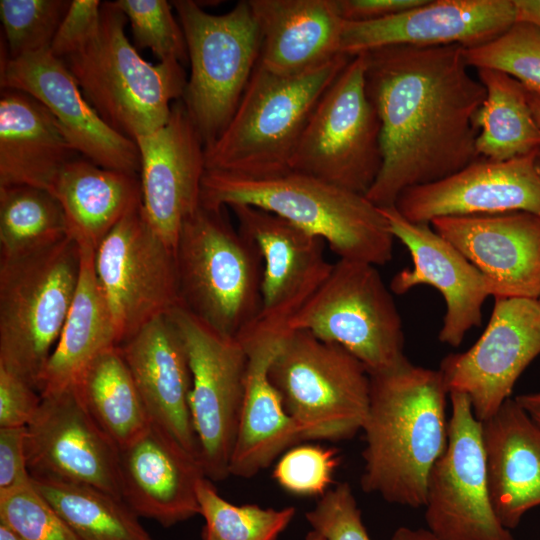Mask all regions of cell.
Wrapping results in <instances>:
<instances>
[{
	"instance_id": "1",
	"label": "cell",
	"mask_w": 540,
	"mask_h": 540,
	"mask_svg": "<svg viewBox=\"0 0 540 540\" xmlns=\"http://www.w3.org/2000/svg\"><path fill=\"white\" fill-rule=\"evenodd\" d=\"M365 55V88L380 121L382 166L366 197L393 206L410 187L446 178L478 157L475 115L486 90L464 47L386 46Z\"/></svg>"
},
{
	"instance_id": "2",
	"label": "cell",
	"mask_w": 540,
	"mask_h": 540,
	"mask_svg": "<svg viewBox=\"0 0 540 540\" xmlns=\"http://www.w3.org/2000/svg\"><path fill=\"white\" fill-rule=\"evenodd\" d=\"M370 382L362 490L389 503L424 506L430 472L447 446L443 376L405 357Z\"/></svg>"
},
{
	"instance_id": "3",
	"label": "cell",
	"mask_w": 540,
	"mask_h": 540,
	"mask_svg": "<svg viewBox=\"0 0 540 540\" xmlns=\"http://www.w3.org/2000/svg\"><path fill=\"white\" fill-rule=\"evenodd\" d=\"M257 207L322 238L339 259L375 266L392 260L394 237L380 207L365 195L289 169L246 176L206 170L201 206L219 210L233 205Z\"/></svg>"
},
{
	"instance_id": "4",
	"label": "cell",
	"mask_w": 540,
	"mask_h": 540,
	"mask_svg": "<svg viewBox=\"0 0 540 540\" xmlns=\"http://www.w3.org/2000/svg\"><path fill=\"white\" fill-rule=\"evenodd\" d=\"M127 22L113 2H102L95 36L62 60L99 116L135 141L168 121L188 77L179 62L145 61L126 36Z\"/></svg>"
},
{
	"instance_id": "5",
	"label": "cell",
	"mask_w": 540,
	"mask_h": 540,
	"mask_svg": "<svg viewBox=\"0 0 540 540\" xmlns=\"http://www.w3.org/2000/svg\"><path fill=\"white\" fill-rule=\"evenodd\" d=\"M351 57L303 74L280 76L257 63L231 120L205 147L206 170L265 176L290 169L305 125Z\"/></svg>"
},
{
	"instance_id": "6",
	"label": "cell",
	"mask_w": 540,
	"mask_h": 540,
	"mask_svg": "<svg viewBox=\"0 0 540 540\" xmlns=\"http://www.w3.org/2000/svg\"><path fill=\"white\" fill-rule=\"evenodd\" d=\"M224 208L200 205L182 225L175 248L179 305L237 338L259 315L263 261L254 242L224 217Z\"/></svg>"
},
{
	"instance_id": "7",
	"label": "cell",
	"mask_w": 540,
	"mask_h": 540,
	"mask_svg": "<svg viewBox=\"0 0 540 540\" xmlns=\"http://www.w3.org/2000/svg\"><path fill=\"white\" fill-rule=\"evenodd\" d=\"M80 266V246L70 236L28 255L0 259V366L38 392L72 306Z\"/></svg>"
},
{
	"instance_id": "8",
	"label": "cell",
	"mask_w": 540,
	"mask_h": 540,
	"mask_svg": "<svg viewBox=\"0 0 540 540\" xmlns=\"http://www.w3.org/2000/svg\"><path fill=\"white\" fill-rule=\"evenodd\" d=\"M302 440L340 441L362 430L370 404V374L342 346L305 330L290 331L269 368Z\"/></svg>"
},
{
	"instance_id": "9",
	"label": "cell",
	"mask_w": 540,
	"mask_h": 540,
	"mask_svg": "<svg viewBox=\"0 0 540 540\" xmlns=\"http://www.w3.org/2000/svg\"><path fill=\"white\" fill-rule=\"evenodd\" d=\"M171 3L190 63L182 101L207 147L237 109L260 58L261 34L248 0L221 15L192 0Z\"/></svg>"
},
{
	"instance_id": "10",
	"label": "cell",
	"mask_w": 540,
	"mask_h": 540,
	"mask_svg": "<svg viewBox=\"0 0 540 540\" xmlns=\"http://www.w3.org/2000/svg\"><path fill=\"white\" fill-rule=\"evenodd\" d=\"M391 292L375 265L339 259L286 330H305L342 346L370 375L386 371L406 357L403 324Z\"/></svg>"
},
{
	"instance_id": "11",
	"label": "cell",
	"mask_w": 540,
	"mask_h": 540,
	"mask_svg": "<svg viewBox=\"0 0 540 540\" xmlns=\"http://www.w3.org/2000/svg\"><path fill=\"white\" fill-rule=\"evenodd\" d=\"M365 55L349 62L322 94L290 169L367 194L382 166L380 121L365 88Z\"/></svg>"
},
{
	"instance_id": "12",
	"label": "cell",
	"mask_w": 540,
	"mask_h": 540,
	"mask_svg": "<svg viewBox=\"0 0 540 540\" xmlns=\"http://www.w3.org/2000/svg\"><path fill=\"white\" fill-rule=\"evenodd\" d=\"M168 316L178 329L189 359V408L205 476L221 481L238 433L247 353L236 337L224 335L178 305Z\"/></svg>"
},
{
	"instance_id": "13",
	"label": "cell",
	"mask_w": 540,
	"mask_h": 540,
	"mask_svg": "<svg viewBox=\"0 0 540 540\" xmlns=\"http://www.w3.org/2000/svg\"><path fill=\"white\" fill-rule=\"evenodd\" d=\"M95 271L118 346L179 305L175 251L152 229L142 205L103 239L95 252Z\"/></svg>"
},
{
	"instance_id": "14",
	"label": "cell",
	"mask_w": 540,
	"mask_h": 540,
	"mask_svg": "<svg viewBox=\"0 0 540 540\" xmlns=\"http://www.w3.org/2000/svg\"><path fill=\"white\" fill-rule=\"evenodd\" d=\"M449 396L447 446L427 484L428 530L438 540H515L492 505L483 424L465 394L451 392Z\"/></svg>"
},
{
	"instance_id": "15",
	"label": "cell",
	"mask_w": 540,
	"mask_h": 540,
	"mask_svg": "<svg viewBox=\"0 0 540 540\" xmlns=\"http://www.w3.org/2000/svg\"><path fill=\"white\" fill-rule=\"evenodd\" d=\"M540 355V301L496 298L489 323L468 350L440 363L449 393L465 394L484 422L509 398L529 364Z\"/></svg>"
},
{
	"instance_id": "16",
	"label": "cell",
	"mask_w": 540,
	"mask_h": 540,
	"mask_svg": "<svg viewBox=\"0 0 540 540\" xmlns=\"http://www.w3.org/2000/svg\"><path fill=\"white\" fill-rule=\"evenodd\" d=\"M230 208L238 230L254 242L263 261L261 309L255 322L241 334L285 336L289 320L332 269L333 264L324 258L326 243L266 210L241 204Z\"/></svg>"
},
{
	"instance_id": "17",
	"label": "cell",
	"mask_w": 540,
	"mask_h": 540,
	"mask_svg": "<svg viewBox=\"0 0 540 540\" xmlns=\"http://www.w3.org/2000/svg\"><path fill=\"white\" fill-rule=\"evenodd\" d=\"M26 428L31 477L86 484L122 498L119 448L88 413L74 385L42 395Z\"/></svg>"
},
{
	"instance_id": "18",
	"label": "cell",
	"mask_w": 540,
	"mask_h": 540,
	"mask_svg": "<svg viewBox=\"0 0 540 540\" xmlns=\"http://www.w3.org/2000/svg\"><path fill=\"white\" fill-rule=\"evenodd\" d=\"M1 89L23 91L56 118L78 154L89 161L129 174L140 172L136 142L111 128L84 97L64 61L50 50L1 59Z\"/></svg>"
},
{
	"instance_id": "19",
	"label": "cell",
	"mask_w": 540,
	"mask_h": 540,
	"mask_svg": "<svg viewBox=\"0 0 540 540\" xmlns=\"http://www.w3.org/2000/svg\"><path fill=\"white\" fill-rule=\"evenodd\" d=\"M140 155L143 214L174 251L185 220L201 205L205 145L182 99L168 121L135 139Z\"/></svg>"
},
{
	"instance_id": "20",
	"label": "cell",
	"mask_w": 540,
	"mask_h": 540,
	"mask_svg": "<svg viewBox=\"0 0 540 540\" xmlns=\"http://www.w3.org/2000/svg\"><path fill=\"white\" fill-rule=\"evenodd\" d=\"M540 151L509 160L479 157L439 181L407 188L394 206L411 222L525 211L540 216Z\"/></svg>"
},
{
	"instance_id": "21",
	"label": "cell",
	"mask_w": 540,
	"mask_h": 540,
	"mask_svg": "<svg viewBox=\"0 0 540 540\" xmlns=\"http://www.w3.org/2000/svg\"><path fill=\"white\" fill-rule=\"evenodd\" d=\"M394 238L408 249L413 266L398 272L390 283L395 294L419 285L437 289L445 301L441 343L458 347L467 332L482 324V307L492 288L486 277L430 223L404 218L395 206L380 207Z\"/></svg>"
},
{
	"instance_id": "22",
	"label": "cell",
	"mask_w": 540,
	"mask_h": 540,
	"mask_svg": "<svg viewBox=\"0 0 540 540\" xmlns=\"http://www.w3.org/2000/svg\"><path fill=\"white\" fill-rule=\"evenodd\" d=\"M517 20L514 0H426L374 21H344L341 53L353 57L386 46L470 48L502 34Z\"/></svg>"
},
{
	"instance_id": "23",
	"label": "cell",
	"mask_w": 540,
	"mask_h": 540,
	"mask_svg": "<svg viewBox=\"0 0 540 540\" xmlns=\"http://www.w3.org/2000/svg\"><path fill=\"white\" fill-rule=\"evenodd\" d=\"M430 225L486 277L495 299L540 298V216H448Z\"/></svg>"
},
{
	"instance_id": "24",
	"label": "cell",
	"mask_w": 540,
	"mask_h": 540,
	"mask_svg": "<svg viewBox=\"0 0 540 540\" xmlns=\"http://www.w3.org/2000/svg\"><path fill=\"white\" fill-rule=\"evenodd\" d=\"M122 498L139 516L173 526L200 514V460L151 421L146 431L119 449Z\"/></svg>"
},
{
	"instance_id": "25",
	"label": "cell",
	"mask_w": 540,
	"mask_h": 540,
	"mask_svg": "<svg viewBox=\"0 0 540 540\" xmlns=\"http://www.w3.org/2000/svg\"><path fill=\"white\" fill-rule=\"evenodd\" d=\"M118 348L151 421L200 460L189 408L192 386L189 359L183 339L168 314L147 323Z\"/></svg>"
},
{
	"instance_id": "26",
	"label": "cell",
	"mask_w": 540,
	"mask_h": 540,
	"mask_svg": "<svg viewBox=\"0 0 540 540\" xmlns=\"http://www.w3.org/2000/svg\"><path fill=\"white\" fill-rule=\"evenodd\" d=\"M285 336L244 333L237 337L247 353V369L230 475L251 478L302 440L269 378L270 365Z\"/></svg>"
},
{
	"instance_id": "27",
	"label": "cell",
	"mask_w": 540,
	"mask_h": 540,
	"mask_svg": "<svg viewBox=\"0 0 540 540\" xmlns=\"http://www.w3.org/2000/svg\"><path fill=\"white\" fill-rule=\"evenodd\" d=\"M261 34L258 63L280 76L316 69L341 53L336 0H248Z\"/></svg>"
},
{
	"instance_id": "28",
	"label": "cell",
	"mask_w": 540,
	"mask_h": 540,
	"mask_svg": "<svg viewBox=\"0 0 540 540\" xmlns=\"http://www.w3.org/2000/svg\"><path fill=\"white\" fill-rule=\"evenodd\" d=\"M482 424L492 505L511 530L540 505V428L515 398Z\"/></svg>"
},
{
	"instance_id": "29",
	"label": "cell",
	"mask_w": 540,
	"mask_h": 540,
	"mask_svg": "<svg viewBox=\"0 0 540 540\" xmlns=\"http://www.w3.org/2000/svg\"><path fill=\"white\" fill-rule=\"evenodd\" d=\"M78 153L53 114L36 98L1 89L0 187L32 186L51 192Z\"/></svg>"
},
{
	"instance_id": "30",
	"label": "cell",
	"mask_w": 540,
	"mask_h": 540,
	"mask_svg": "<svg viewBox=\"0 0 540 540\" xmlns=\"http://www.w3.org/2000/svg\"><path fill=\"white\" fill-rule=\"evenodd\" d=\"M51 193L62 206L69 236L80 247L95 251L126 215L142 205L138 175L79 157L63 167Z\"/></svg>"
},
{
	"instance_id": "31",
	"label": "cell",
	"mask_w": 540,
	"mask_h": 540,
	"mask_svg": "<svg viewBox=\"0 0 540 540\" xmlns=\"http://www.w3.org/2000/svg\"><path fill=\"white\" fill-rule=\"evenodd\" d=\"M81 266L74 300L57 344L40 378L42 395L73 386L87 366L118 338L95 271V250L80 247Z\"/></svg>"
},
{
	"instance_id": "32",
	"label": "cell",
	"mask_w": 540,
	"mask_h": 540,
	"mask_svg": "<svg viewBox=\"0 0 540 540\" xmlns=\"http://www.w3.org/2000/svg\"><path fill=\"white\" fill-rule=\"evenodd\" d=\"M74 386L88 413L119 449L136 440L151 424L118 346L96 357Z\"/></svg>"
},
{
	"instance_id": "33",
	"label": "cell",
	"mask_w": 540,
	"mask_h": 540,
	"mask_svg": "<svg viewBox=\"0 0 540 540\" xmlns=\"http://www.w3.org/2000/svg\"><path fill=\"white\" fill-rule=\"evenodd\" d=\"M476 70L486 90L474 120L478 157L503 161L540 151V128L526 89L500 71Z\"/></svg>"
},
{
	"instance_id": "34",
	"label": "cell",
	"mask_w": 540,
	"mask_h": 540,
	"mask_svg": "<svg viewBox=\"0 0 540 540\" xmlns=\"http://www.w3.org/2000/svg\"><path fill=\"white\" fill-rule=\"evenodd\" d=\"M78 540H154L120 497L96 487L31 477Z\"/></svg>"
},
{
	"instance_id": "35",
	"label": "cell",
	"mask_w": 540,
	"mask_h": 540,
	"mask_svg": "<svg viewBox=\"0 0 540 540\" xmlns=\"http://www.w3.org/2000/svg\"><path fill=\"white\" fill-rule=\"evenodd\" d=\"M68 236L64 211L51 192L23 185L0 187V259L43 250Z\"/></svg>"
},
{
	"instance_id": "36",
	"label": "cell",
	"mask_w": 540,
	"mask_h": 540,
	"mask_svg": "<svg viewBox=\"0 0 540 540\" xmlns=\"http://www.w3.org/2000/svg\"><path fill=\"white\" fill-rule=\"evenodd\" d=\"M197 496L205 520L203 540H276L296 513L294 507L233 505L218 494L207 477L199 481Z\"/></svg>"
},
{
	"instance_id": "37",
	"label": "cell",
	"mask_w": 540,
	"mask_h": 540,
	"mask_svg": "<svg viewBox=\"0 0 540 540\" xmlns=\"http://www.w3.org/2000/svg\"><path fill=\"white\" fill-rule=\"evenodd\" d=\"M469 67L492 69L518 81L526 90L540 93V27L516 21L494 39L464 48Z\"/></svg>"
},
{
	"instance_id": "38",
	"label": "cell",
	"mask_w": 540,
	"mask_h": 540,
	"mask_svg": "<svg viewBox=\"0 0 540 540\" xmlns=\"http://www.w3.org/2000/svg\"><path fill=\"white\" fill-rule=\"evenodd\" d=\"M66 0H1L0 18L10 59L50 50L70 5Z\"/></svg>"
},
{
	"instance_id": "39",
	"label": "cell",
	"mask_w": 540,
	"mask_h": 540,
	"mask_svg": "<svg viewBox=\"0 0 540 540\" xmlns=\"http://www.w3.org/2000/svg\"><path fill=\"white\" fill-rule=\"evenodd\" d=\"M114 5L130 23L136 47L150 49L159 62L188 61L185 35L166 0H116Z\"/></svg>"
},
{
	"instance_id": "40",
	"label": "cell",
	"mask_w": 540,
	"mask_h": 540,
	"mask_svg": "<svg viewBox=\"0 0 540 540\" xmlns=\"http://www.w3.org/2000/svg\"><path fill=\"white\" fill-rule=\"evenodd\" d=\"M0 524L22 540H78L31 481L0 491Z\"/></svg>"
},
{
	"instance_id": "41",
	"label": "cell",
	"mask_w": 540,
	"mask_h": 540,
	"mask_svg": "<svg viewBox=\"0 0 540 540\" xmlns=\"http://www.w3.org/2000/svg\"><path fill=\"white\" fill-rule=\"evenodd\" d=\"M339 464L337 451L319 445L287 450L278 460L273 477L284 490L299 496L324 495Z\"/></svg>"
},
{
	"instance_id": "42",
	"label": "cell",
	"mask_w": 540,
	"mask_h": 540,
	"mask_svg": "<svg viewBox=\"0 0 540 540\" xmlns=\"http://www.w3.org/2000/svg\"><path fill=\"white\" fill-rule=\"evenodd\" d=\"M306 519L326 540H371L352 488L346 482L322 495L306 513Z\"/></svg>"
},
{
	"instance_id": "43",
	"label": "cell",
	"mask_w": 540,
	"mask_h": 540,
	"mask_svg": "<svg viewBox=\"0 0 540 540\" xmlns=\"http://www.w3.org/2000/svg\"><path fill=\"white\" fill-rule=\"evenodd\" d=\"M102 2L72 0L56 31L50 52L64 59L83 48L97 33Z\"/></svg>"
},
{
	"instance_id": "44",
	"label": "cell",
	"mask_w": 540,
	"mask_h": 540,
	"mask_svg": "<svg viewBox=\"0 0 540 540\" xmlns=\"http://www.w3.org/2000/svg\"><path fill=\"white\" fill-rule=\"evenodd\" d=\"M41 402V394L12 371L0 366V428L27 426Z\"/></svg>"
},
{
	"instance_id": "45",
	"label": "cell",
	"mask_w": 540,
	"mask_h": 540,
	"mask_svg": "<svg viewBox=\"0 0 540 540\" xmlns=\"http://www.w3.org/2000/svg\"><path fill=\"white\" fill-rule=\"evenodd\" d=\"M26 426L0 428V491L31 481L26 458Z\"/></svg>"
},
{
	"instance_id": "46",
	"label": "cell",
	"mask_w": 540,
	"mask_h": 540,
	"mask_svg": "<svg viewBox=\"0 0 540 540\" xmlns=\"http://www.w3.org/2000/svg\"><path fill=\"white\" fill-rule=\"evenodd\" d=\"M426 0H336L345 21L364 22L384 19L414 7Z\"/></svg>"
},
{
	"instance_id": "47",
	"label": "cell",
	"mask_w": 540,
	"mask_h": 540,
	"mask_svg": "<svg viewBox=\"0 0 540 540\" xmlns=\"http://www.w3.org/2000/svg\"><path fill=\"white\" fill-rule=\"evenodd\" d=\"M516 21H526L540 27V0H514Z\"/></svg>"
},
{
	"instance_id": "48",
	"label": "cell",
	"mask_w": 540,
	"mask_h": 540,
	"mask_svg": "<svg viewBox=\"0 0 540 540\" xmlns=\"http://www.w3.org/2000/svg\"><path fill=\"white\" fill-rule=\"evenodd\" d=\"M515 400L540 428V391L518 395Z\"/></svg>"
},
{
	"instance_id": "49",
	"label": "cell",
	"mask_w": 540,
	"mask_h": 540,
	"mask_svg": "<svg viewBox=\"0 0 540 540\" xmlns=\"http://www.w3.org/2000/svg\"><path fill=\"white\" fill-rule=\"evenodd\" d=\"M391 540H438L428 529H411L399 527L393 533Z\"/></svg>"
},
{
	"instance_id": "50",
	"label": "cell",
	"mask_w": 540,
	"mask_h": 540,
	"mask_svg": "<svg viewBox=\"0 0 540 540\" xmlns=\"http://www.w3.org/2000/svg\"><path fill=\"white\" fill-rule=\"evenodd\" d=\"M526 92L534 118L540 128V93L530 92L528 90Z\"/></svg>"
},
{
	"instance_id": "51",
	"label": "cell",
	"mask_w": 540,
	"mask_h": 540,
	"mask_svg": "<svg viewBox=\"0 0 540 540\" xmlns=\"http://www.w3.org/2000/svg\"><path fill=\"white\" fill-rule=\"evenodd\" d=\"M0 540H22L12 530L3 524H0Z\"/></svg>"
},
{
	"instance_id": "52",
	"label": "cell",
	"mask_w": 540,
	"mask_h": 540,
	"mask_svg": "<svg viewBox=\"0 0 540 540\" xmlns=\"http://www.w3.org/2000/svg\"><path fill=\"white\" fill-rule=\"evenodd\" d=\"M306 540H326V539L317 531L312 530L307 534Z\"/></svg>"
},
{
	"instance_id": "53",
	"label": "cell",
	"mask_w": 540,
	"mask_h": 540,
	"mask_svg": "<svg viewBox=\"0 0 540 540\" xmlns=\"http://www.w3.org/2000/svg\"><path fill=\"white\" fill-rule=\"evenodd\" d=\"M538 168H539V171H540V156L538 158Z\"/></svg>"
},
{
	"instance_id": "54",
	"label": "cell",
	"mask_w": 540,
	"mask_h": 540,
	"mask_svg": "<svg viewBox=\"0 0 540 540\" xmlns=\"http://www.w3.org/2000/svg\"><path fill=\"white\" fill-rule=\"evenodd\" d=\"M539 301H540V298H539Z\"/></svg>"
}]
</instances>
